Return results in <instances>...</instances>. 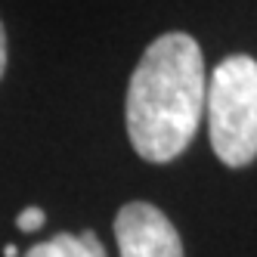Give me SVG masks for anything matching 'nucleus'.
Returning a JSON list of instances; mask_svg holds the SVG:
<instances>
[{
  "label": "nucleus",
  "instance_id": "nucleus-4",
  "mask_svg": "<svg viewBox=\"0 0 257 257\" xmlns=\"http://www.w3.org/2000/svg\"><path fill=\"white\" fill-rule=\"evenodd\" d=\"M53 242L59 245V254L62 257H93L87 251V245L81 242V235H71V232H59L56 238H53Z\"/></svg>",
  "mask_w": 257,
  "mask_h": 257
},
{
  "label": "nucleus",
  "instance_id": "nucleus-8",
  "mask_svg": "<svg viewBox=\"0 0 257 257\" xmlns=\"http://www.w3.org/2000/svg\"><path fill=\"white\" fill-rule=\"evenodd\" d=\"M16 254H19V248H16V245H7L4 248V257H16Z\"/></svg>",
  "mask_w": 257,
  "mask_h": 257
},
{
  "label": "nucleus",
  "instance_id": "nucleus-3",
  "mask_svg": "<svg viewBox=\"0 0 257 257\" xmlns=\"http://www.w3.org/2000/svg\"><path fill=\"white\" fill-rule=\"evenodd\" d=\"M115 242L121 257H183L177 226L149 201H127L118 211Z\"/></svg>",
  "mask_w": 257,
  "mask_h": 257
},
{
  "label": "nucleus",
  "instance_id": "nucleus-1",
  "mask_svg": "<svg viewBox=\"0 0 257 257\" xmlns=\"http://www.w3.org/2000/svg\"><path fill=\"white\" fill-rule=\"evenodd\" d=\"M205 56L192 34L171 31L140 56L127 84L124 121L140 158L164 164L186 152L205 115Z\"/></svg>",
  "mask_w": 257,
  "mask_h": 257
},
{
  "label": "nucleus",
  "instance_id": "nucleus-6",
  "mask_svg": "<svg viewBox=\"0 0 257 257\" xmlns=\"http://www.w3.org/2000/svg\"><path fill=\"white\" fill-rule=\"evenodd\" d=\"M25 257H62V254H59V245H56V242H53V238H50V242L31 245V251H28Z\"/></svg>",
  "mask_w": 257,
  "mask_h": 257
},
{
  "label": "nucleus",
  "instance_id": "nucleus-5",
  "mask_svg": "<svg viewBox=\"0 0 257 257\" xmlns=\"http://www.w3.org/2000/svg\"><path fill=\"white\" fill-rule=\"evenodd\" d=\"M44 211L41 208H25L19 217H16V226H19L22 232H34V229H41L44 226Z\"/></svg>",
  "mask_w": 257,
  "mask_h": 257
},
{
  "label": "nucleus",
  "instance_id": "nucleus-7",
  "mask_svg": "<svg viewBox=\"0 0 257 257\" xmlns=\"http://www.w3.org/2000/svg\"><path fill=\"white\" fill-rule=\"evenodd\" d=\"M4 71H7V28L0 22V78H4Z\"/></svg>",
  "mask_w": 257,
  "mask_h": 257
},
{
  "label": "nucleus",
  "instance_id": "nucleus-2",
  "mask_svg": "<svg viewBox=\"0 0 257 257\" xmlns=\"http://www.w3.org/2000/svg\"><path fill=\"white\" fill-rule=\"evenodd\" d=\"M208 134L226 168H245L257 158V59H223L205 87Z\"/></svg>",
  "mask_w": 257,
  "mask_h": 257
}]
</instances>
